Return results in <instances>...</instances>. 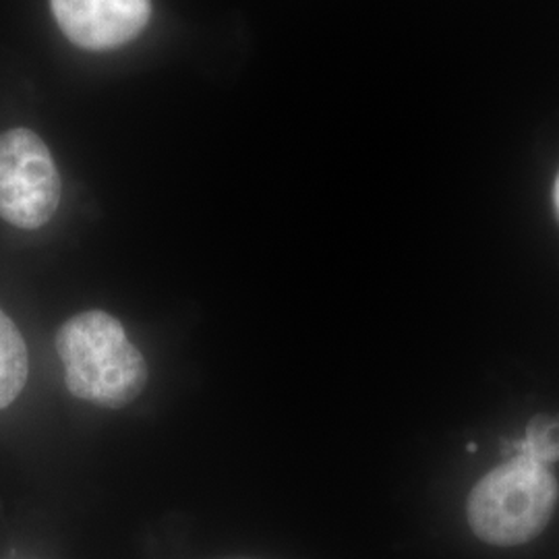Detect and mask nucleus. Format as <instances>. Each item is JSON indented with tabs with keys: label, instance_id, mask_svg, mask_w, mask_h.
Segmentation results:
<instances>
[{
	"label": "nucleus",
	"instance_id": "1",
	"mask_svg": "<svg viewBox=\"0 0 559 559\" xmlns=\"http://www.w3.org/2000/svg\"><path fill=\"white\" fill-rule=\"evenodd\" d=\"M57 353L75 399L122 408L147 383V362L122 323L106 311H83L60 325Z\"/></svg>",
	"mask_w": 559,
	"mask_h": 559
},
{
	"label": "nucleus",
	"instance_id": "2",
	"mask_svg": "<svg viewBox=\"0 0 559 559\" xmlns=\"http://www.w3.org/2000/svg\"><path fill=\"white\" fill-rule=\"evenodd\" d=\"M556 503L558 480L549 466L514 454L473 487L466 516L480 540L516 547L543 533Z\"/></svg>",
	"mask_w": 559,
	"mask_h": 559
},
{
	"label": "nucleus",
	"instance_id": "3",
	"mask_svg": "<svg viewBox=\"0 0 559 559\" xmlns=\"http://www.w3.org/2000/svg\"><path fill=\"white\" fill-rule=\"evenodd\" d=\"M60 177L46 143L29 129L0 135V218L36 230L55 216Z\"/></svg>",
	"mask_w": 559,
	"mask_h": 559
},
{
	"label": "nucleus",
	"instance_id": "4",
	"mask_svg": "<svg viewBox=\"0 0 559 559\" xmlns=\"http://www.w3.org/2000/svg\"><path fill=\"white\" fill-rule=\"evenodd\" d=\"M64 36L85 50H112L138 38L152 15L150 0H50Z\"/></svg>",
	"mask_w": 559,
	"mask_h": 559
},
{
	"label": "nucleus",
	"instance_id": "5",
	"mask_svg": "<svg viewBox=\"0 0 559 559\" xmlns=\"http://www.w3.org/2000/svg\"><path fill=\"white\" fill-rule=\"evenodd\" d=\"M27 381V346L20 328L0 309V411L13 404Z\"/></svg>",
	"mask_w": 559,
	"mask_h": 559
},
{
	"label": "nucleus",
	"instance_id": "6",
	"mask_svg": "<svg viewBox=\"0 0 559 559\" xmlns=\"http://www.w3.org/2000/svg\"><path fill=\"white\" fill-rule=\"evenodd\" d=\"M510 448L514 454L540 462L549 466L559 460V419L537 417L528 425L526 436L520 441H512ZM512 454V456H514Z\"/></svg>",
	"mask_w": 559,
	"mask_h": 559
},
{
	"label": "nucleus",
	"instance_id": "7",
	"mask_svg": "<svg viewBox=\"0 0 559 559\" xmlns=\"http://www.w3.org/2000/svg\"><path fill=\"white\" fill-rule=\"evenodd\" d=\"M554 205H556V212H558L559 218V173L558 179H556V185H554Z\"/></svg>",
	"mask_w": 559,
	"mask_h": 559
}]
</instances>
